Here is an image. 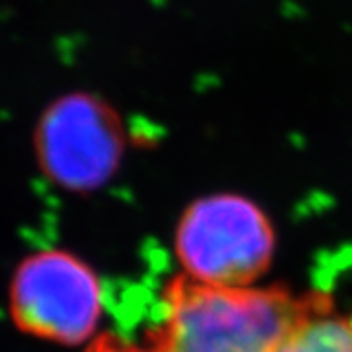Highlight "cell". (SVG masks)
I'll return each instance as SVG.
<instances>
[{
    "label": "cell",
    "instance_id": "cell-1",
    "mask_svg": "<svg viewBox=\"0 0 352 352\" xmlns=\"http://www.w3.org/2000/svg\"><path fill=\"white\" fill-rule=\"evenodd\" d=\"M307 300L284 288L212 286L180 274L164 288L149 344L159 352H280Z\"/></svg>",
    "mask_w": 352,
    "mask_h": 352
},
{
    "label": "cell",
    "instance_id": "cell-2",
    "mask_svg": "<svg viewBox=\"0 0 352 352\" xmlns=\"http://www.w3.org/2000/svg\"><path fill=\"white\" fill-rule=\"evenodd\" d=\"M176 256L192 280L212 286H254L274 254V231L247 198L215 194L194 201L176 227Z\"/></svg>",
    "mask_w": 352,
    "mask_h": 352
},
{
    "label": "cell",
    "instance_id": "cell-4",
    "mask_svg": "<svg viewBox=\"0 0 352 352\" xmlns=\"http://www.w3.org/2000/svg\"><path fill=\"white\" fill-rule=\"evenodd\" d=\"M100 284L94 272L63 251H41L28 258L12 284L16 323L41 339L78 344L98 325Z\"/></svg>",
    "mask_w": 352,
    "mask_h": 352
},
{
    "label": "cell",
    "instance_id": "cell-5",
    "mask_svg": "<svg viewBox=\"0 0 352 352\" xmlns=\"http://www.w3.org/2000/svg\"><path fill=\"white\" fill-rule=\"evenodd\" d=\"M280 352H352V317L325 296H309Z\"/></svg>",
    "mask_w": 352,
    "mask_h": 352
},
{
    "label": "cell",
    "instance_id": "cell-3",
    "mask_svg": "<svg viewBox=\"0 0 352 352\" xmlns=\"http://www.w3.org/2000/svg\"><path fill=\"white\" fill-rule=\"evenodd\" d=\"M34 147L43 173L69 190L100 188L118 170L126 131L112 104L94 92H67L41 112Z\"/></svg>",
    "mask_w": 352,
    "mask_h": 352
},
{
    "label": "cell",
    "instance_id": "cell-6",
    "mask_svg": "<svg viewBox=\"0 0 352 352\" xmlns=\"http://www.w3.org/2000/svg\"><path fill=\"white\" fill-rule=\"evenodd\" d=\"M88 352H159L151 344H133V342H127V340L120 339V337H113V335H104L100 339L96 340L90 351Z\"/></svg>",
    "mask_w": 352,
    "mask_h": 352
}]
</instances>
